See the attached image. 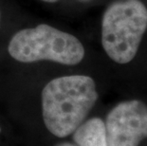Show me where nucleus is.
I'll return each instance as SVG.
<instances>
[{
  "label": "nucleus",
  "mask_w": 147,
  "mask_h": 146,
  "mask_svg": "<svg viewBox=\"0 0 147 146\" xmlns=\"http://www.w3.org/2000/svg\"><path fill=\"white\" fill-rule=\"evenodd\" d=\"M78 146H107L105 123L100 118H91L81 123L72 133Z\"/></svg>",
  "instance_id": "nucleus-5"
},
{
  "label": "nucleus",
  "mask_w": 147,
  "mask_h": 146,
  "mask_svg": "<svg viewBox=\"0 0 147 146\" xmlns=\"http://www.w3.org/2000/svg\"><path fill=\"white\" fill-rule=\"evenodd\" d=\"M43 2H46V3H55L59 1V0H41ZM78 1H81V2H88L90 0H78Z\"/></svg>",
  "instance_id": "nucleus-6"
},
{
  "label": "nucleus",
  "mask_w": 147,
  "mask_h": 146,
  "mask_svg": "<svg viewBox=\"0 0 147 146\" xmlns=\"http://www.w3.org/2000/svg\"><path fill=\"white\" fill-rule=\"evenodd\" d=\"M55 146H78V145L70 143V142H60V143H58L57 145H55Z\"/></svg>",
  "instance_id": "nucleus-7"
},
{
  "label": "nucleus",
  "mask_w": 147,
  "mask_h": 146,
  "mask_svg": "<svg viewBox=\"0 0 147 146\" xmlns=\"http://www.w3.org/2000/svg\"><path fill=\"white\" fill-rule=\"evenodd\" d=\"M1 132H2V129H1V127H0V135H1Z\"/></svg>",
  "instance_id": "nucleus-8"
},
{
  "label": "nucleus",
  "mask_w": 147,
  "mask_h": 146,
  "mask_svg": "<svg viewBox=\"0 0 147 146\" xmlns=\"http://www.w3.org/2000/svg\"><path fill=\"white\" fill-rule=\"evenodd\" d=\"M9 54L20 63L51 61L75 66L84 57V48L77 37L47 24L17 32L8 46Z\"/></svg>",
  "instance_id": "nucleus-2"
},
{
  "label": "nucleus",
  "mask_w": 147,
  "mask_h": 146,
  "mask_svg": "<svg viewBox=\"0 0 147 146\" xmlns=\"http://www.w3.org/2000/svg\"><path fill=\"white\" fill-rule=\"evenodd\" d=\"M96 83L86 75L51 80L42 90V116L47 129L58 138L71 135L98 100Z\"/></svg>",
  "instance_id": "nucleus-1"
},
{
  "label": "nucleus",
  "mask_w": 147,
  "mask_h": 146,
  "mask_svg": "<svg viewBox=\"0 0 147 146\" xmlns=\"http://www.w3.org/2000/svg\"><path fill=\"white\" fill-rule=\"evenodd\" d=\"M0 20H1V11H0Z\"/></svg>",
  "instance_id": "nucleus-9"
},
{
  "label": "nucleus",
  "mask_w": 147,
  "mask_h": 146,
  "mask_svg": "<svg viewBox=\"0 0 147 146\" xmlns=\"http://www.w3.org/2000/svg\"><path fill=\"white\" fill-rule=\"evenodd\" d=\"M147 29V8L140 0H119L106 9L102 21V44L108 57L127 64L136 56Z\"/></svg>",
  "instance_id": "nucleus-3"
},
{
  "label": "nucleus",
  "mask_w": 147,
  "mask_h": 146,
  "mask_svg": "<svg viewBox=\"0 0 147 146\" xmlns=\"http://www.w3.org/2000/svg\"><path fill=\"white\" fill-rule=\"evenodd\" d=\"M105 123L107 146H139L147 138V105L139 100L120 102Z\"/></svg>",
  "instance_id": "nucleus-4"
}]
</instances>
